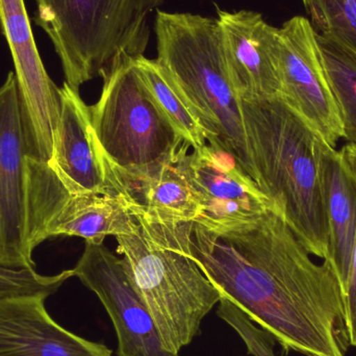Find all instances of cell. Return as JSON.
<instances>
[{
  "instance_id": "18",
  "label": "cell",
  "mask_w": 356,
  "mask_h": 356,
  "mask_svg": "<svg viewBox=\"0 0 356 356\" xmlns=\"http://www.w3.org/2000/svg\"><path fill=\"white\" fill-rule=\"evenodd\" d=\"M138 73L163 116L175 127L184 143L200 148L207 144V136L184 100L178 95L167 73L156 60L144 56L134 60Z\"/></svg>"
},
{
  "instance_id": "7",
  "label": "cell",
  "mask_w": 356,
  "mask_h": 356,
  "mask_svg": "<svg viewBox=\"0 0 356 356\" xmlns=\"http://www.w3.org/2000/svg\"><path fill=\"white\" fill-rule=\"evenodd\" d=\"M25 209L29 246L35 251L54 236H79L102 245L108 236L129 234L137 226L131 201L120 193L72 194L46 163L26 156Z\"/></svg>"
},
{
  "instance_id": "3",
  "label": "cell",
  "mask_w": 356,
  "mask_h": 356,
  "mask_svg": "<svg viewBox=\"0 0 356 356\" xmlns=\"http://www.w3.org/2000/svg\"><path fill=\"white\" fill-rule=\"evenodd\" d=\"M131 234L115 236L127 276L156 323L163 346L179 355L200 332L221 294L191 254L194 222L136 216Z\"/></svg>"
},
{
  "instance_id": "4",
  "label": "cell",
  "mask_w": 356,
  "mask_h": 356,
  "mask_svg": "<svg viewBox=\"0 0 356 356\" xmlns=\"http://www.w3.org/2000/svg\"><path fill=\"white\" fill-rule=\"evenodd\" d=\"M158 58L207 136L253 179L241 100L226 66L217 18L159 10L154 20Z\"/></svg>"
},
{
  "instance_id": "1",
  "label": "cell",
  "mask_w": 356,
  "mask_h": 356,
  "mask_svg": "<svg viewBox=\"0 0 356 356\" xmlns=\"http://www.w3.org/2000/svg\"><path fill=\"white\" fill-rule=\"evenodd\" d=\"M191 254L219 291L284 350L346 356L350 346L342 286L317 264L282 211L222 227L194 222Z\"/></svg>"
},
{
  "instance_id": "15",
  "label": "cell",
  "mask_w": 356,
  "mask_h": 356,
  "mask_svg": "<svg viewBox=\"0 0 356 356\" xmlns=\"http://www.w3.org/2000/svg\"><path fill=\"white\" fill-rule=\"evenodd\" d=\"M44 295L0 299V356H112L100 343L63 328L46 311Z\"/></svg>"
},
{
  "instance_id": "16",
  "label": "cell",
  "mask_w": 356,
  "mask_h": 356,
  "mask_svg": "<svg viewBox=\"0 0 356 356\" xmlns=\"http://www.w3.org/2000/svg\"><path fill=\"white\" fill-rule=\"evenodd\" d=\"M108 175L110 192L124 195L131 201L135 216L167 223H186L196 222L202 215L198 198L175 164L134 175L108 162Z\"/></svg>"
},
{
  "instance_id": "11",
  "label": "cell",
  "mask_w": 356,
  "mask_h": 356,
  "mask_svg": "<svg viewBox=\"0 0 356 356\" xmlns=\"http://www.w3.org/2000/svg\"><path fill=\"white\" fill-rule=\"evenodd\" d=\"M73 271L108 312L116 332L118 356H179L163 346L156 323L131 284L122 259L104 245L86 243Z\"/></svg>"
},
{
  "instance_id": "12",
  "label": "cell",
  "mask_w": 356,
  "mask_h": 356,
  "mask_svg": "<svg viewBox=\"0 0 356 356\" xmlns=\"http://www.w3.org/2000/svg\"><path fill=\"white\" fill-rule=\"evenodd\" d=\"M26 146L14 72L0 87V265L35 269L25 209Z\"/></svg>"
},
{
  "instance_id": "22",
  "label": "cell",
  "mask_w": 356,
  "mask_h": 356,
  "mask_svg": "<svg viewBox=\"0 0 356 356\" xmlns=\"http://www.w3.org/2000/svg\"><path fill=\"white\" fill-rule=\"evenodd\" d=\"M217 314L242 339L249 355L276 356L274 348L277 342L275 338L251 321L246 314L243 313L234 303L221 297Z\"/></svg>"
},
{
  "instance_id": "19",
  "label": "cell",
  "mask_w": 356,
  "mask_h": 356,
  "mask_svg": "<svg viewBox=\"0 0 356 356\" xmlns=\"http://www.w3.org/2000/svg\"><path fill=\"white\" fill-rule=\"evenodd\" d=\"M320 58L340 114L343 139L356 146V56L316 33Z\"/></svg>"
},
{
  "instance_id": "10",
  "label": "cell",
  "mask_w": 356,
  "mask_h": 356,
  "mask_svg": "<svg viewBox=\"0 0 356 356\" xmlns=\"http://www.w3.org/2000/svg\"><path fill=\"white\" fill-rule=\"evenodd\" d=\"M190 147L182 144L175 166L202 207L197 223L207 227L236 225L272 209L280 211L232 154L209 144L188 154Z\"/></svg>"
},
{
  "instance_id": "6",
  "label": "cell",
  "mask_w": 356,
  "mask_h": 356,
  "mask_svg": "<svg viewBox=\"0 0 356 356\" xmlns=\"http://www.w3.org/2000/svg\"><path fill=\"white\" fill-rule=\"evenodd\" d=\"M134 60L120 63L102 77L99 99L89 108L108 164L141 175L175 164L184 140L154 104Z\"/></svg>"
},
{
  "instance_id": "8",
  "label": "cell",
  "mask_w": 356,
  "mask_h": 356,
  "mask_svg": "<svg viewBox=\"0 0 356 356\" xmlns=\"http://www.w3.org/2000/svg\"><path fill=\"white\" fill-rule=\"evenodd\" d=\"M0 26L14 62L27 156L49 164L60 122V88L42 62L24 0H0Z\"/></svg>"
},
{
  "instance_id": "17",
  "label": "cell",
  "mask_w": 356,
  "mask_h": 356,
  "mask_svg": "<svg viewBox=\"0 0 356 356\" xmlns=\"http://www.w3.org/2000/svg\"><path fill=\"white\" fill-rule=\"evenodd\" d=\"M320 170L328 225V263L343 293L346 289L356 238V178L341 152L322 142Z\"/></svg>"
},
{
  "instance_id": "14",
  "label": "cell",
  "mask_w": 356,
  "mask_h": 356,
  "mask_svg": "<svg viewBox=\"0 0 356 356\" xmlns=\"http://www.w3.org/2000/svg\"><path fill=\"white\" fill-rule=\"evenodd\" d=\"M60 97V122L48 165L72 194L110 192L108 162L92 127L89 106L66 81Z\"/></svg>"
},
{
  "instance_id": "13",
  "label": "cell",
  "mask_w": 356,
  "mask_h": 356,
  "mask_svg": "<svg viewBox=\"0 0 356 356\" xmlns=\"http://www.w3.org/2000/svg\"><path fill=\"white\" fill-rule=\"evenodd\" d=\"M217 21L230 81L240 99L266 100L282 92L277 60V27L253 10H218Z\"/></svg>"
},
{
  "instance_id": "21",
  "label": "cell",
  "mask_w": 356,
  "mask_h": 356,
  "mask_svg": "<svg viewBox=\"0 0 356 356\" xmlns=\"http://www.w3.org/2000/svg\"><path fill=\"white\" fill-rule=\"evenodd\" d=\"M73 276V269L48 276L38 273L35 269H14L0 265V299L21 295L49 297Z\"/></svg>"
},
{
  "instance_id": "5",
  "label": "cell",
  "mask_w": 356,
  "mask_h": 356,
  "mask_svg": "<svg viewBox=\"0 0 356 356\" xmlns=\"http://www.w3.org/2000/svg\"><path fill=\"white\" fill-rule=\"evenodd\" d=\"M35 22L49 35L66 83L79 91L117 65L144 56L149 17L163 0H35Z\"/></svg>"
},
{
  "instance_id": "2",
  "label": "cell",
  "mask_w": 356,
  "mask_h": 356,
  "mask_svg": "<svg viewBox=\"0 0 356 356\" xmlns=\"http://www.w3.org/2000/svg\"><path fill=\"white\" fill-rule=\"evenodd\" d=\"M240 100L253 180L307 250L325 261L328 225L320 170L324 140L280 97Z\"/></svg>"
},
{
  "instance_id": "20",
  "label": "cell",
  "mask_w": 356,
  "mask_h": 356,
  "mask_svg": "<svg viewBox=\"0 0 356 356\" xmlns=\"http://www.w3.org/2000/svg\"><path fill=\"white\" fill-rule=\"evenodd\" d=\"M318 35L356 56V0H302Z\"/></svg>"
},
{
  "instance_id": "9",
  "label": "cell",
  "mask_w": 356,
  "mask_h": 356,
  "mask_svg": "<svg viewBox=\"0 0 356 356\" xmlns=\"http://www.w3.org/2000/svg\"><path fill=\"white\" fill-rule=\"evenodd\" d=\"M276 60L282 83L280 97L336 148L343 139L342 121L309 19L295 16L277 29Z\"/></svg>"
},
{
  "instance_id": "23",
  "label": "cell",
  "mask_w": 356,
  "mask_h": 356,
  "mask_svg": "<svg viewBox=\"0 0 356 356\" xmlns=\"http://www.w3.org/2000/svg\"><path fill=\"white\" fill-rule=\"evenodd\" d=\"M350 170L356 178V146L347 143L340 150ZM345 317L350 346L356 347V238L348 282L344 292Z\"/></svg>"
}]
</instances>
